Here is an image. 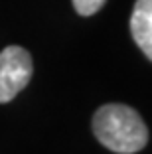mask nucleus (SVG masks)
Here are the masks:
<instances>
[{
	"mask_svg": "<svg viewBox=\"0 0 152 154\" xmlns=\"http://www.w3.org/2000/svg\"><path fill=\"white\" fill-rule=\"evenodd\" d=\"M93 132L103 146L116 154H134L148 142L142 117L126 105H103L93 115Z\"/></svg>",
	"mask_w": 152,
	"mask_h": 154,
	"instance_id": "f257e3e1",
	"label": "nucleus"
},
{
	"mask_svg": "<svg viewBox=\"0 0 152 154\" xmlns=\"http://www.w3.org/2000/svg\"><path fill=\"white\" fill-rule=\"evenodd\" d=\"M32 77V57L20 45L0 51V103H8L28 85Z\"/></svg>",
	"mask_w": 152,
	"mask_h": 154,
	"instance_id": "f03ea898",
	"label": "nucleus"
},
{
	"mask_svg": "<svg viewBox=\"0 0 152 154\" xmlns=\"http://www.w3.org/2000/svg\"><path fill=\"white\" fill-rule=\"evenodd\" d=\"M130 34L142 54L152 61V0H136L130 16Z\"/></svg>",
	"mask_w": 152,
	"mask_h": 154,
	"instance_id": "7ed1b4c3",
	"label": "nucleus"
},
{
	"mask_svg": "<svg viewBox=\"0 0 152 154\" xmlns=\"http://www.w3.org/2000/svg\"><path fill=\"white\" fill-rule=\"evenodd\" d=\"M71 2L77 14H81V16H93L105 4V0H71Z\"/></svg>",
	"mask_w": 152,
	"mask_h": 154,
	"instance_id": "20e7f679",
	"label": "nucleus"
}]
</instances>
